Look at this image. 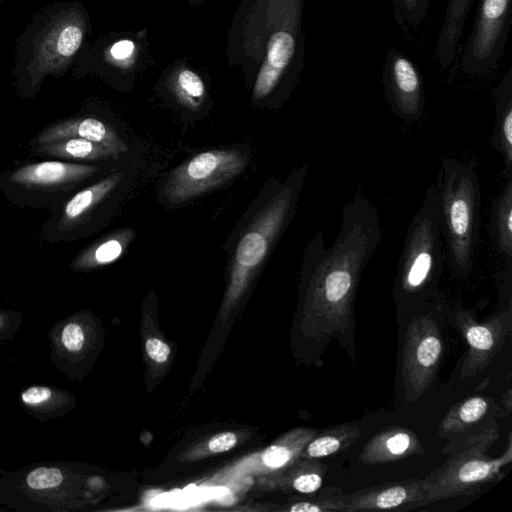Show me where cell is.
<instances>
[{"mask_svg": "<svg viewBox=\"0 0 512 512\" xmlns=\"http://www.w3.org/2000/svg\"><path fill=\"white\" fill-rule=\"evenodd\" d=\"M381 238L375 205L357 192L342 209L341 228L331 246L325 247L321 229L309 240L301 276L313 336L325 339L351 326L357 288Z\"/></svg>", "mask_w": 512, "mask_h": 512, "instance_id": "1", "label": "cell"}, {"mask_svg": "<svg viewBox=\"0 0 512 512\" xmlns=\"http://www.w3.org/2000/svg\"><path fill=\"white\" fill-rule=\"evenodd\" d=\"M85 31L84 16L74 3L59 1L36 13L17 43L13 74L19 93L32 98L47 76L63 75Z\"/></svg>", "mask_w": 512, "mask_h": 512, "instance_id": "2", "label": "cell"}, {"mask_svg": "<svg viewBox=\"0 0 512 512\" xmlns=\"http://www.w3.org/2000/svg\"><path fill=\"white\" fill-rule=\"evenodd\" d=\"M436 186L446 261L454 278L473 270L479 236L480 182L471 163L447 157L441 162Z\"/></svg>", "mask_w": 512, "mask_h": 512, "instance_id": "3", "label": "cell"}, {"mask_svg": "<svg viewBox=\"0 0 512 512\" xmlns=\"http://www.w3.org/2000/svg\"><path fill=\"white\" fill-rule=\"evenodd\" d=\"M445 262L439 200L432 183L407 229L395 280L399 298L416 300L433 293Z\"/></svg>", "mask_w": 512, "mask_h": 512, "instance_id": "4", "label": "cell"}, {"mask_svg": "<svg viewBox=\"0 0 512 512\" xmlns=\"http://www.w3.org/2000/svg\"><path fill=\"white\" fill-rule=\"evenodd\" d=\"M111 171V166L103 162L46 159L24 163L3 172L0 191L15 206L53 209Z\"/></svg>", "mask_w": 512, "mask_h": 512, "instance_id": "5", "label": "cell"}, {"mask_svg": "<svg viewBox=\"0 0 512 512\" xmlns=\"http://www.w3.org/2000/svg\"><path fill=\"white\" fill-rule=\"evenodd\" d=\"M496 424L471 436L463 449L451 455L425 479L423 486L428 504L481 491L502 476L501 469L512 461L511 432L508 434L504 453L497 458L487 454L489 447L498 439Z\"/></svg>", "mask_w": 512, "mask_h": 512, "instance_id": "6", "label": "cell"}, {"mask_svg": "<svg viewBox=\"0 0 512 512\" xmlns=\"http://www.w3.org/2000/svg\"><path fill=\"white\" fill-rule=\"evenodd\" d=\"M124 177L122 171H111L51 209L41 226V238L56 244L76 241L99 230L108 219L111 202Z\"/></svg>", "mask_w": 512, "mask_h": 512, "instance_id": "7", "label": "cell"}, {"mask_svg": "<svg viewBox=\"0 0 512 512\" xmlns=\"http://www.w3.org/2000/svg\"><path fill=\"white\" fill-rule=\"evenodd\" d=\"M248 161L249 155L238 148L200 152L170 172L162 188L164 202L181 205L218 188L239 175Z\"/></svg>", "mask_w": 512, "mask_h": 512, "instance_id": "8", "label": "cell"}, {"mask_svg": "<svg viewBox=\"0 0 512 512\" xmlns=\"http://www.w3.org/2000/svg\"><path fill=\"white\" fill-rule=\"evenodd\" d=\"M512 22V0H480L474 26L461 56L465 74L494 70L505 50Z\"/></svg>", "mask_w": 512, "mask_h": 512, "instance_id": "9", "label": "cell"}, {"mask_svg": "<svg viewBox=\"0 0 512 512\" xmlns=\"http://www.w3.org/2000/svg\"><path fill=\"white\" fill-rule=\"evenodd\" d=\"M443 342L436 320L429 314L415 317L407 327L402 349L405 400L417 401L432 384L440 365Z\"/></svg>", "mask_w": 512, "mask_h": 512, "instance_id": "10", "label": "cell"}, {"mask_svg": "<svg viewBox=\"0 0 512 512\" xmlns=\"http://www.w3.org/2000/svg\"><path fill=\"white\" fill-rule=\"evenodd\" d=\"M455 321L468 344L460 372L463 380L482 372L502 349L512 329V305L509 302L504 311L483 323H477L467 310L458 309Z\"/></svg>", "mask_w": 512, "mask_h": 512, "instance_id": "11", "label": "cell"}, {"mask_svg": "<svg viewBox=\"0 0 512 512\" xmlns=\"http://www.w3.org/2000/svg\"><path fill=\"white\" fill-rule=\"evenodd\" d=\"M382 82L386 100L399 119L414 123L423 116V78L416 64L397 48L389 49L385 56Z\"/></svg>", "mask_w": 512, "mask_h": 512, "instance_id": "12", "label": "cell"}, {"mask_svg": "<svg viewBox=\"0 0 512 512\" xmlns=\"http://www.w3.org/2000/svg\"><path fill=\"white\" fill-rule=\"evenodd\" d=\"M344 512L406 510L428 505L423 479L409 478L341 495Z\"/></svg>", "mask_w": 512, "mask_h": 512, "instance_id": "13", "label": "cell"}, {"mask_svg": "<svg viewBox=\"0 0 512 512\" xmlns=\"http://www.w3.org/2000/svg\"><path fill=\"white\" fill-rule=\"evenodd\" d=\"M294 24L276 31L270 37L266 58L254 85L255 99L270 95L288 71L297 65V59H301V45Z\"/></svg>", "mask_w": 512, "mask_h": 512, "instance_id": "14", "label": "cell"}, {"mask_svg": "<svg viewBox=\"0 0 512 512\" xmlns=\"http://www.w3.org/2000/svg\"><path fill=\"white\" fill-rule=\"evenodd\" d=\"M66 138L90 140L120 154L127 151L126 144L110 124L90 116L67 117L47 125L31 139L30 147Z\"/></svg>", "mask_w": 512, "mask_h": 512, "instance_id": "15", "label": "cell"}, {"mask_svg": "<svg viewBox=\"0 0 512 512\" xmlns=\"http://www.w3.org/2000/svg\"><path fill=\"white\" fill-rule=\"evenodd\" d=\"M424 449L416 433L391 426L375 434L363 447L359 460L364 465L387 464L422 454Z\"/></svg>", "mask_w": 512, "mask_h": 512, "instance_id": "16", "label": "cell"}, {"mask_svg": "<svg viewBox=\"0 0 512 512\" xmlns=\"http://www.w3.org/2000/svg\"><path fill=\"white\" fill-rule=\"evenodd\" d=\"M495 122L492 147L502 156L503 174L512 176V67L504 74L493 91Z\"/></svg>", "mask_w": 512, "mask_h": 512, "instance_id": "17", "label": "cell"}, {"mask_svg": "<svg viewBox=\"0 0 512 512\" xmlns=\"http://www.w3.org/2000/svg\"><path fill=\"white\" fill-rule=\"evenodd\" d=\"M30 148L35 156L45 160L93 163L115 160L121 155L109 147L80 138H66Z\"/></svg>", "mask_w": 512, "mask_h": 512, "instance_id": "18", "label": "cell"}, {"mask_svg": "<svg viewBox=\"0 0 512 512\" xmlns=\"http://www.w3.org/2000/svg\"><path fill=\"white\" fill-rule=\"evenodd\" d=\"M130 228L113 231L83 248L72 259L69 268L73 271H91L117 261L134 239Z\"/></svg>", "mask_w": 512, "mask_h": 512, "instance_id": "19", "label": "cell"}, {"mask_svg": "<svg viewBox=\"0 0 512 512\" xmlns=\"http://www.w3.org/2000/svg\"><path fill=\"white\" fill-rule=\"evenodd\" d=\"M53 360L59 368L66 369L85 352L88 344L87 327L77 314L58 322L50 334Z\"/></svg>", "mask_w": 512, "mask_h": 512, "instance_id": "20", "label": "cell"}, {"mask_svg": "<svg viewBox=\"0 0 512 512\" xmlns=\"http://www.w3.org/2000/svg\"><path fill=\"white\" fill-rule=\"evenodd\" d=\"M474 0H447L439 31L436 57L442 69L448 68L457 53L467 15Z\"/></svg>", "mask_w": 512, "mask_h": 512, "instance_id": "21", "label": "cell"}, {"mask_svg": "<svg viewBox=\"0 0 512 512\" xmlns=\"http://www.w3.org/2000/svg\"><path fill=\"white\" fill-rule=\"evenodd\" d=\"M490 235L506 263H512V176L493 199Z\"/></svg>", "mask_w": 512, "mask_h": 512, "instance_id": "22", "label": "cell"}, {"mask_svg": "<svg viewBox=\"0 0 512 512\" xmlns=\"http://www.w3.org/2000/svg\"><path fill=\"white\" fill-rule=\"evenodd\" d=\"M360 429L351 425H336L316 433L306 444V458H323L347 450L360 436Z\"/></svg>", "mask_w": 512, "mask_h": 512, "instance_id": "23", "label": "cell"}, {"mask_svg": "<svg viewBox=\"0 0 512 512\" xmlns=\"http://www.w3.org/2000/svg\"><path fill=\"white\" fill-rule=\"evenodd\" d=\"M489 402L483 396L466 398L446 413L439 427V435L460 433L479 422L487 413Z\"/></svg>", "mask_w": 512, "mask_h": 512, "instance_id": "24", "label": "cell"}, {"mask_svg": "<svg viewBox=\"0 0 512 512\" xmlns=\"http://www.w3.org/2000/svg\"><path fill=\"white\" fill-rule=\"evenodd\" d=\"M20 399L22 404L32 412L48 415L63 411L70 401L67 391L39 385L23 390Z\"/></svg>", "mask_w": 512, "mask_h": 512, "instance_id": "25", "label": "cell"}, {"mask_svg": "<svg viewBox=\"0 0 512 512\" xmlns=\"http://www.w3.org/2000/svg\"><path fill=\"white\" fill-rule=\"evenodd\" d=\"M394 18L406 39L425 20L431 0H391Z\"/></svg>", "mask_w": 512, "mask_h": 512, "instance_id": "26", "label": "cell"}, {"mask_svg": "<svg viewBox=\"0 0 512 512\" xmlns=\"http://www.w3.org/2000/svg\"><path fill=\"white\" fill-rule=\"evenodd\" d=\"M291 477V487L303 494H312L318 491L327 472V466L317 458H307Z\"/></svg>", "mask_w": 512, "mask_h": 512, "instance_id": "27", "label": "cell"}, {"mask_svg": "<svg viewBox=\"0 0 512 512\" xmlns=\"http://www.w3.org/2000/svg\"><path fill=\"white\" fill-rule=\"evenodd\" d=\"M341 491L337 487H327L322 497L302 500L293 503L291 512H344V503Z\"/></svg>", "mask_w": 512, "mask_h": 512, "instance_id": "28", "label": "cell"}, {"mask_svg": "<svg viewBox=\"0 0 512 512\" xmlns=\"http://www.w3.org/2000/svg\"><path fill=\"white\" fill-rule=\"evenodd\" d=\"M178 92L181 98L191 107H197L202 99L205 87L202 79L193 71L183 70L177 79Z\"/></svg>", "mask_w": 512, "mask_h": 512, "instance_id": "29", "label": "cell"}, {"mask_svg": "<svg viewBox=\"0 0 512 512\" xmlns=\"http://www.w3.org/2000/svg\"><path fill=\"white\" fill-rule=\"evenodd\" d=\"M25 481L32 490H48L59 487L64 481V475L57 467L41 466L31 470Z\"/></svg>", "mask_w": 512, "mask_h": 512, "instance_id": "30", "label": "cell"}, {"mask_svg": "<svg viewBox=\"0 0 512 512\" xmlns=\"http://www.w3.org/2000/svg\"><path fill=\"white\" fill-rule=\"evenodd\" d=\"M145 347L149 357L158 363L165 362L170 355V347L155 337L148 338Z\"/></svg>", "mask_w": 512, "mask_h": 512, "instance_id": "31", "label": "cell"}, {"mask_svg": "<svg viewBox=\"0 0 512 512\" xmlns=\"http://www.w3.org/2000/svg\"><path fill=\"white\" fill-rule=\"evenodd\" d=\"M237 443V437L232 432H223L213 436L209 442L208 447L212 452L220 453L233 448Z\"/></svg>", "mask_w": 512, "mask_h": 512, "instance_id": "32", "label": "cell"}, {"mask_svg": "<svg viewBox=\"0 0 512 512\" xmlns=\"http://www.w3.org/2000/svg\"><path fill=\"white\" fill-rule=\"evenodd\" d=\"M134 43L130 40H120L110 48V55L114 60L122 61L130 58L134 53Z\"/></svg>", "mask_w": 512, "mask_h": 512, "instance_id": "33", "label": "cell"}, {"mask_svg": "<svg viewBox=\"0 0 512 512\" xmlns=\"http://www.w3.org/2000/svg\"><path fill=\"white\" fill-rule=\"evenodd\" d=\"M15 323V312L0 310V336H6Z\"/></svg>", "mask_w": 512, "mask_h": 512, "instance_id": "34", "label": "cell"}, {"mask_svg": "<svg viewBox=\"0 0 512 512\" xmlns=\"http://www.w3.org/2000/svg\"><path fill=\"white\" fill-rule=\"evenodd\" d=\"M512 392L511 389H507V391L502 395V408L503 412L500 413V417H505L511 413L512 410Z\"/></svg>", "mask_w": 512, "mask_h": 512, "instance_id": "35", "label": "cell"}, {"mask_svg": "<svg viewBox=\"0 0 512 512\" xmlns=\"http://www.w3.org/2000/svg\"><path fill=\"white\" fill-rule=\"evenodd\" d=\"M3 0H0V4L2 3Z\"/></svg>", "mask_w": 512, "mask_h": 512, "instance_id": "36", "label": "cell"}]
</instances>
